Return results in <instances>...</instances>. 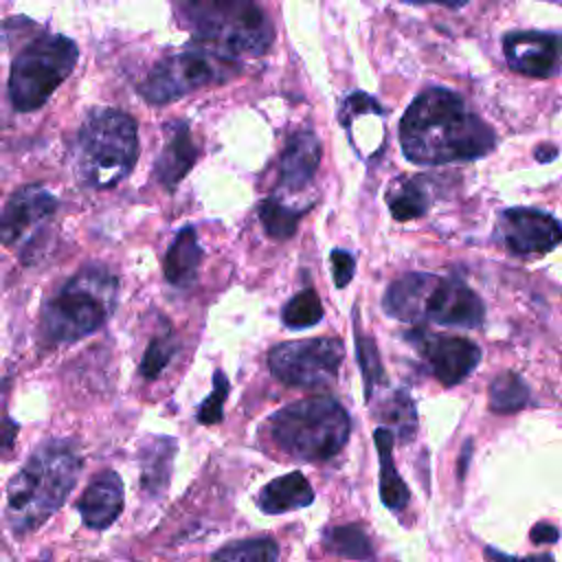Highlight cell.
<instances>
[{"instance_id":"3957f363","label":"cell","mask_w":562,"mask_h":562,"mask_svg":"<svg viewBox=\"0 0 562 562\" xmlns=\"http://www.w3.org/2000/svg\"><path fill=\"white\" fill-rule=\"evenodd\" d=\"M382 305L389 316L400 321H432L450 327H479L485 314L481 299L465 283L426 272H411L393 281Z\"/></svg>"},{"instance_id":"d6a6232c","label":"cell","mask_w":562,"mask_h":562,"mask_svg":"<svg viewBox=\"0 0 562 562\" xmlns=\"http://www.w3.org/2000/svg\"><path fill=\"white\" fill-rule=\"evenodd\" d=\"M529 536H531V540L538 542V544H549V542H555V540H558V529L551 527V525H547V522H538V525H533V529H531Z\"/></svg>"},{"instance_id":"d4e9b609","label":"cell","mask_w":562,"mask_h":562,"mask_svg":"<svg viewBox=\"0 0 562 562\" xmlns=\"http://www.w3.org/2000/svg\"><path fill=\"white\" fill-rule=\"evenodd\" d=\"M321 318H323V303L312 288L294 294L281 312V321L290 329H307L316 325Z\"/></svg>"},{"instance_id":"1f68e13d","label":"cell","mask_w":562,"mask_h":562,"mask_svg":"<svg viewBox=\"0 0 562 562\" xmlns=\"http://www.w3.org/2000/svg\"><path fill=\"white\" fill-rule=\"evenodd\" d=\"M331 272L336 288H345L356 272L353 257L347 250H331Z\"/></svg>"},{"instance_id":"603a6c76","label":"cell","mask_w":562,"mask_h":562,"mask_svg":"<svg viewBox=\"0 0 562 562\" xmlns=\"http://www.w3.org/2000/svg\"><path fill=\"white\" fill-rule=\"evenodd\" d=\"M325 549L340 558H353V560H367L373 555L371 544L360 529V525H345L334 527L325 533Z\"/></svg>"},{"instance_id":"4dcf8cb0","label":"cell","mask_w":562,"mask_h":562,"mask_svg":"<svg viewBox=\"0 0 562 562\" xmlns=\"http://www.w3.org/2000/svg\"><path fill=\"white\" fill-rule=\"evenodd\" d=\"M226 395H228V378L222 371H215L213 373V391L202 402V406L198 408V422L200 424H217V422H222V417H224L222 406H224Z\"/></svg>"},{"instance_id":"d6986e66","label":"cell","mask_w":562,"mask_h":562,"mask_svg":"<svg viewBox=\"0 0 562 562\" xmlns=\"http://www.w3.org/2000/svg\"><path fill=\"white\" fill-rule=\"evenodd\" d=\"M202 261V248L198 244V235L193 226L180 228L173 244L165 255V277L171 285L187 288L195 281L198 268Z\"/></svg>"},{"instance_id":"9c48e42d","label":"cell","mask_w":562,"mask_h":562,"mask_svg":"<svg viewBox=\"0 0 562 562\" xmlns=\"http://www.w3.org/2000/svg\"><path fill=\"white\" fill-rule=\"evenodd\" d=\"M239 72L237 57L220 53L206 44H191L180 53L160 59L145 81L140 94L145 101L162 105L176 101L198 88L224 83Z\"/></svg>"},{"instance_id":"7c38bea8","label":"cell","mask_w":562,"mask_h":562,"mask_svg":"<svg viewBox=\"0 0 562 562\" xmlns=\"http://www.w3.org/2000/svg\"><path fill=\"white\" fill-rule=\"evenodd\" d=\"M496 235L514 255H544L562 241V222L544 211L518 206L498 215Z\"/></svg>"},{"instance_id":"4fadbf2b","label":"cell","mask_w":562,"mask_h":562,"mask_svg":"<svg viewBox=\"0 0 562 562\" xmlns=\"http://www.w3.org/2000/svg\"><path fill=\"white\" fill-rule=\"evenodd\" d=\"M57 211L55 195L40 187H20L0 211V241L9 248L31 241Z\"/></svg>"},{"instance_id":"ffe728a7","label":"cell","mask_w":562,"mask_h":562,"mask_svg":"<svg viewBox=\"0 0 562 562\" xmlns=\"http://www.w3.org/2000/svg\"><path fill=\"white\" fill-rule=\"evenodd\" d=\"M373 439H375V448H378V454H380V496H382V503L389 509H404L406 503H408V487H406V483L402 481V476L397 474V470L393 465L391 450H393L395 435L389 428L382 426V428H375Z\"/></svg>"},{"instance_id":"2e32d148","label":"cell","mask_w":562,"mask_h":562,"mask_svg":"<svg viewBox=\"0 0 562 562\" xmlns=\"http://www.w3.org/2000/svg\"><path fill=\"white\" fill-rule=\"evenodd\" d=\"M198 158V147L193 143L187 123L178 121L169 125V136L156 160V178L165 189H176L178 182L189 173Z\"/></svg>"},{"instance_id":"6da1fadb","label":"cell","mask_w":562,"mask_h":562,"mask_svg":"<svg viewBox=\"0 0 562 562\" xmlns=\"http://www.w3.org/2000/svg\"><path fill=\"white\" fill-rule=\"evenodd\" d=\"M400 143L408 160L441 165L490 154L496 136L483 119L465 108L459 94L430 88L406 108L400 123Z\"/></svg>"},{"instance_id":"9a60e30c","label":"cell","mask_w":562,"mask_h":562,"mask_svg":"<svg viewBox=\"0 0 562 562\" xmlns=\"http://www.w3.org/2000/svg\"><path fill=\"white\" fill-rule=\"evenodd\" d=\"M81 520L90 529H108L123 512V481L114 470L99 472L77 501Z\"/></svg>"},{"instance_id":"f546056e","label":"cell","mask_w":562,"mask_h":562,"mask_svg":"<svg viewBox=\"0 0 562 562\" xmlns=\"http://www.w3.org/2000/svg\"><path fill=\"white\" fill-rule=\"evenodd\" d=\"M176 353V342L171 336H160V338H154L145 351V358L140 362V373L145 378H156L165 367L167 362L171 360V356Z\"/></svg>"},{"instance_id":"30bf717a","label":"cell","mask_w":562,"mask_h":562,"mask_svg":"<svg viewBox=\"0 0 562 562\" xmlns=\"http://www.w3.org/2000/svg\"><path fill=\"white\" fill-rule=\"evenodd\" d=\"M345 347L338 338H305L279 342L268 353L272 375L290 386H327L338 378Z\"/></svg>"},{"instance_id":"83f0119b","label":"cell","mask_w":562,"mask_h":562,"mask_svg":"<svg viewBox=\"0 0 562 562\" xmlns=\"http://www.w3.org/2000/svg\"><path fill=\"white\" fill-rule=\"evenodd\" d=\"M215 560H235V562H272L279 558V547L270 538H250L231 542L228 547L213 553Z\"/></svg>"},{"instance_id":"e0dca14e","label":"cell","mask_w":562,"mask_h":562,"mask_svg":"<svg viewBox=\"0 0 562 562\" xmlns=\"http://www.w3.org/2000/svg\"><path fill=\"white\" fill-rule=\"evenodd\" d=\"M321 162V143L318 138L303 130L290 136L281 154V184L288 189H303L316 173Z\"/></svg>"},{"instance_id":"e575fe53","label":"cell","mask_w":562,"mask_h":562,"mask_svg":"<svg viewBox=\"0 0 562 562\" xmlns=\"http://www.w3.org/2000/svg\"><path fill=\"white\" fill-rule=\"evenodd\" d=\"M408 2H439V4H448V7H461L468 0H408Z\"/></svg>"},{"instance_id":"8fae6325","label":"cell","mask_w":562,"mask_h":562,"mask_svg":"<svg viewBox=\"0 0 562 562\" xmlns=\"http://www.w3.org/2000/svg\"><path fill=\"white\" fill-rule=\"evenodd\" d=\"M406 340L417 349L443 386L459 384L481 360V349L463 336H446L415 327L406 331Z\"/></svg>"},{"instance_id":"44dd1931","label":"cell","mask_w":562,"mask_h":562,"mask_svg":"<svg viewBox=\"0 0 562 562\" xmlns=\"http://www.w3.org/2000/svg\"><path fill=\"white\" fill-rule=\"evenodd\" d=\"M386 204L397 222H408L426 213L430 198L419 178H395L386 189Z\"/></svg>"},{"instance_id":"5bb4252c","label":"cell","mask_w":562,"mask_h":562,"mask_svg":"<svg viewBox=\"0 0 562 562\" xmlns=\"http://www.w3.org/2000/svg\"><path fill=\"white\" fill-rule=\"evenodd\" d=\"M503 50L512 70L527 77L547 79L558 70L560 55H562V40L551 33L518 31V33L505 35Z\"/></svg>"},{"instance_id":"277c9868","label":"cell","mask_w":562,"mask_h":562,"mask_svg":"<svg viewBox=\"0 0 562 562\" xmlns=\"http://www.w3.org/2000/svg\"><path fill=\"white\" fill-rule=\"evenodd\" d=\"M138 156V132L130 114L121 110H97L81 125L72 158L77 178L92 189L119 184Z\"/></svg>"},{"instance_id":"ba28073f","label":"cell","mask_w":562,"mask_h":562,"mask_svg":"<svg viewBox=\"0 0 562 562\" xmlns=\"http://www.w3.org/2000/svg\"><path fill=\"white\" fill-rule=\"evenodd\" d=\"M79 50L64 35H40L26 44L11 64L9 97L18 112H31L46 103L57 86L72 72Z\"/></svg>"},{"instance_id":"ac0fdd59","label":"cell","mask_w":562,"mask_h":562,"mask_svg":"<svg viewBox=\"0 0 562 562\" xmlns=\"http://www.w3.org/2000/svg\"><path fill=\"white\" fill-rule=\"evenodd\" d=\"M314 501L312 485L301 472H290L279 479H272L261 487L257 496V505L266 514H283L292 509L307 507Z\"/></svg>"},{"instance_id":"7402d4cb","label":"cell","mask_w":562,"mask_h":562,"mask_svg":"<svg viewBox=\"0 0 562 562\" xmlns=\"http://www.w3.org/2000/svg\"><path fill=\"white\" fill-rule=\"evenodd\" d=\"M529 402V389L520 375L505 371L490 384V408L494 413H516Z\"/></svg>"},{"instance_id":"f1b7e54d","label":"cell","mask_w":562,"mask_h":562,"mask_svg":"<svg viewBox=\"0 0 562 562\" xmlns=\"http://www.w3.org/2000/svg\"><path fill=\"white\" fill-rule=\"evenodd\" d=\"M356 349H358V362H360L362 378H364V393H367V397H371L373 386L384 380V371H382V362H380V356H378V347H375V342L371 338L362 336L360 329H358V334H356Z\"/></svg>"},{"instance_id":"836d02e7","label":"cell","mask_w":562,"mask_h":562,"mask_svg":"<svg viewBox=\"0 0 562 562\" xmlns=\"http://www.w3.org/2000/svg\"><path fill=\"white\" fill-rule=\"evenodd\" d=\"M558 156V149L553 147V145H540L538 149H536V158L540 160V162H549V160H553Z\"/></svg>"},{"instance_id":"cb8c5ba5","label":"cell","mask_w":562,"mask_h":562,"mask_svg":"<svg viewBox=\"0 0 562 562\" xmlns=\"http://www.w3.org/2000/svg\"><path fill=\"white\" fill-rule=\"evenodd\" d=\"M303 211H294L290 206H283L277 198H266L259 204V220L272 239H290L296 231V224L301 220Z\"/></svg>"},{"instance_id":"8992f818","label":"cell","mask_w":562,"mask_h":562,"mask_svg":"<svg viewBox=\"0 0 562 562\" xmlns=\"http://www.w3.org/2000/svg\"><path fill=\"white\" fill-rule=\"evenodd\" d=\"M180 13L200 44L231 57L263 55L274 37L255 0H182Z\"/></svg>"},{"instance_id":"7a4b0ae2","label":"cell","mask_w":562,"mask_h":562,"mask_svg":"<svg viewBox=\"0 0 562 562\" xmlns=\"http://www.w3.org/2000/svg\"><path fill=\"white\" fill-rule=\"evenodd\" d=\"M81 470V457L68 439L40 443L7 487V522L15 536L44 525L68 498Z\"/></svg>"},{"instance_id":"5b68a950","label":"cell","mask_w":562,"mask_h":562,"mask_svg":"<svg viewBox=\"0 0 562 562\" xmlns=\"http://www.w3.org/2000/svg\"><path fill=\"white\" fill-rule=\"evenodd\" d=\"M116 292V277L108 268L88 266L79 270L44 305L42 334L55 345L94 334L112 314Z\"/></svg>"},{"instance_id":"52a82bcc","label":"cell","mask_w":562,"mask_h":562,"mask_svg":"<svg viewBox=\"0 0 562 562\" xmlns=\"http://www.w3.org/2000/svg\"><path fill=\"white\" fill-rule=\"evenodd\" d=\"M268 422L274 446L296 461L334 457L342 450L351 430L347 411L323 395L283 406Z\"/></svg>"},{"instance_id":"484cf974","label":"cell","mask_w":562,"mask_h":562,"mask_svg":"<svg viewBox=\"0 0 562 562\" xmlns=\"http://www.w3.org/2000/svg\"><path fill=\"white\" fill-rule=\"evenodd\" d=\"M173 448L176 443L169 439V437H160L156 443H154V450L151 454H145L143 457V485L149 490V492H156V490H162L169 481V470H171V454H173Z\"/></svg>"},{"instance_id":"4316f807","label":"cell","mask_w":562,"mask_h":562,"mask_svg":"<svg viewBox=\"0 0 562 562\" xmlns=\"http://www.w3.org/2000/svg\"><path fill=\"white\" fill-rule=\"evenodd\" d=\"M380 417L395 428L397 437L402 441H408L415 435L417 426V415H415V404L408 397L406 391H395L386 402L384 408L380 411Z\"/></svg>"}]
</instances>
